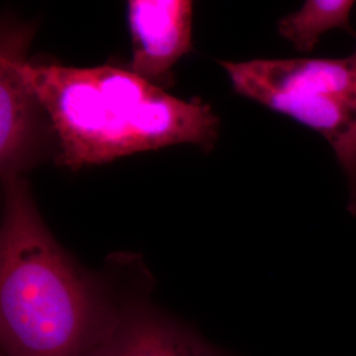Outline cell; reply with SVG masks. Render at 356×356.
I'll return each mask as SVG.
<instances>
[{
    "mask_svg": "<svg viewBox=\"0 0 356 356\" xmlns=\"http://www.w3.org/2000/svg\"><path fill=\"white\" fill-rule=\"evenodd\" d=\"M57 140V164L79 170L135 153L191 144L211 149L220 122L207 103L166 92L129 67L26 64Z\"/></svg>",
    "mask_w": 356,
    "mask_h": 356,
    "instance_id": "cell-1",
    "label": "cell"
},
{
    "mask_svg": "<svg viewBox=\"0 0 356 356\" xmlns=\"http://www.w3.org/2000/svg\"><path fill=\"white\" fill-rule=\"evenodd\" d=\"M1 356H89L108 334L88 281L54 241L24 177L3 182Z\"/></svg>",
    "mask_w": 356,
    "mask_h": 356,
    "instance_id": "cell-2",
    "label": "cell"
},
{
    "mask_svg": "<svg viewBox=\"0 0 356 356\" xmlns=\"http://www.w3.org/2000/svg\"><path fill=\"white\" fill-rule=\"evenodd\" d=\"M239 95L292 118L329 144L343 173L347 210L356 216L355 48L338 58L220 61Z\"/></svg>",
    "mask_w": 356,
    "mask_h": 356,
    "instance_id": "cell-3",
    "label": "cell"
},
{
    "mask_svg": "<svg viewBox=\"0 0 356 356\" xmlns=\"http://www.w3.org/2000/svg\"><path fill=\"white\" fill-rule=\"evenodd\" d=\"M35 23L3 20L0 38V175L24 177L38 157L40 115H45L26 76Z\"/></svg>",
    "mask_w": 356,
    "mask_h": 356,
    "instance_id": "cell-4",
    "label": "cell"
},
{
    "mask_svg": "<svg viewBox=\"0 0 356 356\" xmlns=\"http://www.w3.org/2000/svg\"><path fill=\"white\" fill-rule=\"evenodd\" d=\"M194 0H127L132 58L128 67L166 88L173 67L193 51Z\"/></svg>",
    "mask_w": 356,
    "mask_h": 356,
    "instance_id": "cell-5",
    "label": "cell"
},
{
    "mask_svg": "<svg viewBox=\"0 0 356 356\" xmlns=\"http://www.w3.org/2000/svg\"><path fill=\"white\" fill-rule=\"evenodd\" d=\"M89 356H225L194 332L149 312H129L114 321Z\"/></svg>",
    "mask_w": 356,
    "mask_h": 356,
    "instance_id": "cell-6",
    "label": "cell"
},
{
    "mask_svg": "<svg viewBox=\"0 0 356 356\" xmlns=\"http://www.w3.org/2000/svg\"><path fill=\"white\" fill-rule=\"evenodd\" d=\"M356 0H305L279 22V35L297 51H312L334 29L351 32L350 15Z\"/></svg>",
    "mask_w": 356,
    "mask_h": 356,
    "instance_id": "cell-7",
    "label": "cell"
}]
</instances>
